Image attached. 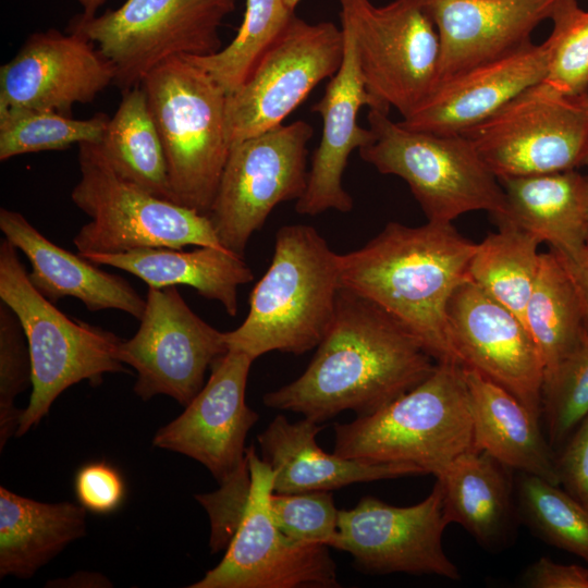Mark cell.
Segmentation results:
<instances>
[{"mask_svg":"<svg viewBox=\"0 0 588 588\" xmlns=\"http://www.w3.org/2000/svg\"><path fill=\"white\" fill-rule=\"evenodd\" d=\"M316 348L297 379L264 395L266 406L318 424L344 411L368 416L422 382L437 364L400 320L345 287Z\"/></svg>","mask_w":588,"mask_h":588,"instance_id":"cell-1","label":"cell"},{"mask_svg":"<svg viewBox=\"0 0 588 588\" xmlns=\"http://www.w3.org/2000/svg\"><path fill=\"white\" fill-rule=\"evenodd\" d=\"M476 247L452 223L389 222L362 248L340 255L342 287L400 320L436 362L458 363L448 336L446 307L469 279Z\"/></svg>","mask_w":588,"mask_h":588,"instance_id":"cell-2","label":"cell"},{"mask_svg":"<svg viewBox=\"0 0 588 588\" xmlns=\"http://www.w3.org/2000/svg\"><path fill=\"white\" fill-rule=\"evenodd\" d=\"M341 287L340 254L319 232L307 224L281 226L246 318L224 332L228 350L255 360L272 351L302 355L317 347L332 323Z\"/></svg>","mask_w":588,"mask_h":588,"instance_id":"cell-3","label":"cell"},{"mask_svg":"<svg viewBox=\"0 0 588 588\" xmlns=\"http://www.w3.org/2000/svg\"><path fill=\"white\" fill-rule=\"evenodd\" d=\"M333 453L419 466L434 477L474 450L471 404L463 366L437 362L418 385L376 413L335 424Z\"/></svg>","mask_w":588,"mask_h":588,"instance_id":"cell-4","label":"cell"},{"mask_svg":"<svg viewBox=\"0 0 588 588\" xmlns=\"http://www.w3.org/2000/svg\"><path fill=\"white\" fill-rule=\"evenodd\" d=\"M140 86L164 150L174 203L208 216L230 151L226 93L184 56L160 63Z\"/></svg>","mask_w":588,"mask_h":588,"instance_id":"cell-5","label":"cell"},{"mask_svg":"<svg viewBox=\"0 0 588 588\" xmlns=\"http://www.w3.org/2000/svg\"><path fill=\"white\" fill-rule=\"evenodd\" d=\"M0 298L23 327L33 369L29 402L15 437L37 426L68 388L83 380L96 387L106 373L128 372L119 358L122 340L59 310L30 283L17 248L7 238L0 241Z\"/></svg>","mask_w":588,"mask_h":588,"instance_id":"cell-6","label":"cell"},{"mask_svg":"<svg viewBox=\"0 0 588 588\" xmlns=\"http://www.w3.org/2000/svg\"><path fill=\"white\" fill-rule=\"evenodd\" d=\"M388 114L369 109L375 139L358 149L359 157L380 173L403 179L428 221L452 223L477 210L495 220L506 217L504 189L466 136L409 130Z\"/></svg>","mask_w":588,"mask_h":588,"instance_id":"cell-7","label":"cell"},{"mask_svg":"<svg viewBox=\"0 0 588 588\" xmlns=\"http://www.w3.org/2000/svg\"><path fill=\"white\" fill-rule=\"evenodd\" d=\"M78 164L81 176L71 199L90 218L73 238L79 255L189 245L222 247L207 215L122 179L99 144H79Z\"/></svg>","mask_w":588,"mask_h":588,"instance_id":"cell-8","label":"cell"},{"mask_svg":"<svg viewBox=\"0 0 588 588\" xmlns=\"http://www.w3.org/2000/svg\"><path fill=\"white\" fill-rule=\"evenodd\" d=\"M234 9V0H126L101 15L74 16L69 32L97 47L123 93L170 58L220 50L219 28Z\"/></svg>","mask_w":588,"mask_h":588,"instance_id":"cell-9","label":"cell"},{"mask_svg":"<svg viewBox=\"0 0 588 588\" xmlns=\"http://www.w3.org/2000/svg\"><path fill=\"white\" fill-rule=\"evenodd\" d=\"M341 26L353 39L366 89L389 113L403 119L430 95L437 83L440 42L421 0H339Z\"/></svg>","mask_w":588,"mask_h":588,"instance_id":"cell-10","label":"cell"},{"mask_svg":"<svg viewBox=\"0 0 588 588\" xmlns=\"http://www.w3.org/2000/svg\"><path fill=\"white\" fill-rule=\"evenodd\" d=\"M313 134L309 123L297 120L230 147L208 213L223 248L243 257L273 208L303 196Z\"/></svg>","mask_w":588,"mask_h":588,"instance_id":"cell-11","label":"cell"},{"mask_svg":"<svg viewBox=\"0 0 588 588\" xmlns=\"http://www.w3.org/2000/svg\"><path fill=\"white\" fill-rule=\"evenodd\" d=\"M461 134L498 179L574 170L588 148V91L563 96L536 84Z\"/></svg>","mask_w":588,"mask_h":588,"instance_id":"cell-12","label":"cell"},{"mask_svg":"<svg viewBox=\"0 0 588 588\" xmlns=\"http://www.w3.org/2000/svg\"><path fill=\"white\" fill-rule=\"evenodd\" d=\"M250 491L241 522L220 563L189 588H335L336 564L322 543L287 537L275 524L270 497L273 470L246 448Z\"/></svg>","mask_w":588,"mask_h":588,"instance_id":"cell-13","label":"cell"},{"mask_svg":"<svg viewBox=\"0 0 588 588\" xmlns=\"http://www.w3.org/2000/svg\"><path fill=\"white\" fill-rule=\"evenodd\" d=\"M343 57L341 28L294 15L246 82L226 96L230 147L281 125L321 81L339 71Z\"/></svg>","mask_w":588,"mask_h":588,"instance_id":"cell-14","label":"cell"},{"mask_svg":"<svg viewBox=\"0 0 588 588\" xmlns=\"http://www.w3.org/2000/svg\"><path fill=\"white\" fill-rule=\"evenodd\" d=\"M137 332L119 346V358L137 373L143 401L163 394L186 406L205 385L206 371L228 352L224 332L197 316L176 286L149 287Z\"/></svg>","mask_w":588,"mask_h":588,"instance_id":"cell-15","label":"cell"},{"mask_svg":"<svg viewBox=\"0 0 588 588\" xmlns=\"http://www.w3.org/2000/svg\"><path fill=\"white\" fill-rule=\"evenodd\" d=\"M446 519L442 491L436 481L429 495L408 506L367 495L351 510H339L338 534L331 548L352 555L369 574L405 573L461 578L444 552Z\"/></svg>","mask_w":588,"mask_h":588,"instance_id":"cell-16","label":"cell"},{"mask_svg":"<svg viewBox=\"0 0 588 588\" xmlns=\"http://www.w3.org/2000/svg\"><path fill=\"white\" fill-rule=\"evenodd\" d=\"M457 362L513 394L541 422L544 366L520 319L469 279L446 307Z\"/></svg>","mask_w":588,"mask_h":588,"instance_id":"cell-17","label":"cell"},{"mask_svg":"<svg viewBox=\"0 0 588 588\" xmlns=\"http://www.w3.org/2000/svg\"><path fill=\"white\" fill-rule=\"evenodd\" d=\"M253 362L235 350L219 356L203 389L181 415L156 432L152 445L199 462L219 486L247 475L245 439L259 419L245 402Z\"/></svg>","mask_w":588,"mask_h":588,"instance_id":"cell-18","label":"cell"},{"mask_svg":"<svg viewBox=\"0 0 588 588\" xmlns=\"http://www.w3.org/2000/svg\"><path fill=\"white\" fill-rule=\"evenodd\" d=\"M112 64L86 37L35 32L0 68V110L23 108L71 115L114 83Z\"/></svg>","mask_w":588,"mask_h":588,"instance_id":"cell-19","label":"cell"},{"mask_svg":"<svg viewBox=\"0 0 588 588\" xmlns=\"http://www.w3.org/2000/svg\"><path fill=\"white\" fill-rule=\"evenodd\" d=\"M558 0H421L439 36L436 86L531 42ZM434 86V87H436Z\"/></svg>","mask_w":588,"mask_h":588,"instance_id":"cell-20","label":"cell"},{"mask_svg":"<svg viewBox=\"0 0 588 588\" xmlns=\"http://www.w3.org/2000/svg\"><path fill=\"white\" fill-rule=\"evenodd\" d=\"M341 29L344 36L342 64L330 78L321 99L311 107L313 112L321 115L323 126L311 158L307 187L295 204L296 212L303 216L353 209V198L342 185L343 173L351 152L375 139L370 128L357 123V114L363 106L378 110V105L360 75L352 36L345 27Z\"/></svg>","mask_w":588,"mask_h":588,"instance_id":"cell-21","label":"cell"},{"mask_svg":"<svg viewBox=\"0 0 588 588\" xmlns=\"http://www.w3.org/2000/svg\"><path fill=\"white\" fill-rule=\"evenodd\" d=\"M549 50L528 44L503 58L438 84L426 100L400 121L414 131L461 134L483 122L546 75Z\"/></svg>","mask_w":588,"mask_h":588,"instance_id":"cell-22","label":"cell"},{"mask_svg":"<svg viewBox=\"0 0 588 588\" xmlns=\"http://www.w3.org/2000/svg\"><path fill=\"white\" fill-rule=\"evenodd\" d=\"M321 425L308 418L290 422L277 415L257 436L261 458L273 470V492L331 491L355 482L425 475L417 465L346 458L316 441Z\"/></svg>","mask_w":588,"mask_h":588,"instance_id":"cell-23","label":"cell"},{"mask_svg":"<svg viewBox=\"0 0 588 588\" xmlns=\"http://www.w3.org/2000/svg\"><path fill=\"white\" fill-rule=\"evenodd\" d=\"M0 230L26 256L30 283L50 302L71 296L90 311L119 309L140 320L146 298L124 278L53 244L14 210L0 209Z\"/></svg>","mask_w":588,"mask_h":588,"instance_id":"cell-24","label":"cell"},{"mask_svg":"<svg viewBox=\"0 0 588 588\" xmlns=\"http://www.w3.org/2000/svg\"><path fill=\"white\" fill-rule=\"evenodd\" d=\"M510 470L489 453L474 449L436 476L449 524L461 525L488 550L504 548L519 519Z\"/></svg>","mask_w":588,"mask_h":588,"instance_id":"cell-25","label":"cell"},{"mask_svg":"<svg viewBox=\"0 0 588 588\" xmlns=\"http://www.w3.org/2000/svg\"><path fill=\"white\" fill-rule=\"evenodd\" d=\"M474 444L518 473H527L559 485L555 450L527 408L509 391L465 368Z\"/></svg>","mask_w":588,"mask_h":588,"instance_id":"cell-26","label":"cell"},{"mask_svg":"<svg viewBox=\"0 0 588 588\" xmlns=\"http://www.w3.org/2000/svg\"><path fill=\"white\" fill-rule=\"evenodd\" d=\"M81 256L98 266L132 273L149 287L191 286L203 297L219 302L232 317L236 316L238 309V286L254 279L243 257L217 246H198L189 252L149 247L119 254Z\"/></svg>","mask_w":588,"mask_h":588,"instance_id":"cell-27","label":"cell"},{"mask_svg":"<svg viewBox=\"0 0 588 588\" xmlns=\"http://www.w3.org/2000/svg\"><path fill=\"white\" fill-rule=\"evenodd\" d=\"M509 220L564 257H576L588 243L585 176L574 170L499 179ZM498 221V220H497Z\"/></svg>","mask_w":588,"mask_h":588,"instance_id":"cell-28","label":"cell"},{"mask_svg":"<svg viewBox=\"0 0 588 588\" xmlns=\"http://www.w3.org/2000/svg\"><path fill=\"white\" fill-rule=\"evenodd\" d=\"M86 535V510L72 502L45 503L0 487V577L22 579Z\"/></svg>","mask_w":588,"mask_h":588,"instance_id":"cell-29","label":"cell"},{"mask_svg":"<svg viewBox=\"0 0 588 588\" xmlns=\"http://www.w3.org/2000/svg\"><path fill=\"white\" fill-rule=\"evenodd\" d=\"M99 146L122 179L174 201L164 150L140 85L122 93Z\"/></svg>","mask_w":588,"mask_h":588,"instance_id":"cell-30","label":"cell"},{"mask_svg":"<svg viewBox=\"0 0 588 588\" xmlns=\"http://www.w3.org/2000/svg\"><path fill=\"white\" fill-rule=\"evenodd\" d=\"M525 326L540 352L544 377L587 338L576 287L553 249L540 255L537 279L525 310Z\"/></svg>","mask_w":588,"mask_h":588,"instance_id":"cell-31","label":"cell"},{"mask_svg":"<svg viewBox=\"0 0 588 588\" xmlns=\"http://www.w3.org/2000/svg\"><path fill=\"white\" fill-rule=\"evenodd\" d=\"M497 222L498 232L477 243L468 278L525 324L526 306L540 265L541 241L509 220Z\"/></svg>","mask_w":588,"mask_h":588,"instance_id":"cell-32","label":"cell"},{"mask_svg":"<svg viewBox=\"0 0 588 588\" xmlns=\"http://www.w3.org/2000/svg\"><path fill=\"white\" fill-rule=\"evenodd\" d=\"M294 15L285 0H245L243 22L228 46L211 54L184 57L204 69L230 95L246 82Z\"/></svg>","mask_w":588,"mask_h":588,"instance_id":"cell-33","label":"cell"},{"mask_svg":"<svg viewBox=\"0 0 588 588\" xmlns=\"http://www.w3.org/2000/svg\"><path fill=\"white\" fill-rule=\"evenodd\" d=\"M519 519L547 543L588 563V507L560 485L519 473L515 480Z\"/></svg>","mask_w":588,"mask_h":588,"instance_id":"cell-34","label":"cell"},{"mask_svg":"<svg viewBox=\"0 0 588 588\" xmlns=\"http://www.w3.org/2000/svg\"><path fill=\"white\" fill-rule=\"evenodd\" d=\"M110 118L102 112L86 120L54 111L9 108L0 110V160L73 144H100Z\"/></svg>","mask_w":588,"mask_h":588,"instance_id":"cell-35","label":"cell"},{"mask_svg":"<svg viewBox=\"0 0 588 588\" xmlns=\"http://www.w3.org/2000/svg\"><path fill=\"white\" fill-rule=\"evenodd\" d=\"M550 20L547 72L537 84L556 95L584 94L588 91V11L577 0H558Z\"/></svg>","mask_w":588,"mask_h":588,"instance_id":"cell-36","label":"cell"},{"mask_svg":"<svg viewBox=\"0 0 588 588\" xmlns=\"http://www.w3.org/2000/svg\"><path fill=\"white\" fill-rule=\"evenodd\" d=\"M588 415V336L549 375L542 387V421L559 449Z\"/></svg>","mask_w":588,"mask_h":588,"instance_id":"cell-37","label":"cell"},{"mask_svg":"<svg viewBox=\"0 0 588 588\" xmlns=\"http://www.w3.org/2000/svg\"><path fill=\"white\" fill-rule=\"evenodd\" d=\"M33 369L23 327L14 311L0 303V450L20 427L23 409L16 396L32 388Z\"/></svg>","mask_w":588,"mask_h":588,"instance_id":"cell-38","label":"cell"},{"mask_svg":"<svg viewBox=\"0 0 588 588\" xmlns=\"http://www.w3.org/2000/svg\"><path fill=\"white\" fill-rule=\"evenodd\" d=\"M270 510L277 526L287 537L331 548L338 534L339 510L330 491L272 492Z\"/></svg>","mask_w":588,"mask_h":588,"instance_id":"cell-39","label":"cell"},{"mask_svg":"<svg viewBox=\"0 0 588 588\" xmlns=\"http://www.w3.org/2000/svg\"><path fill=\"white\" fill-rule=\"evenodd\" d=\"M249 491L250 473L221 485L215 492L195 495L210 518L212 553L226 549L230 543L244 514Z\"/></svg>","mask_w":588,"mask_h":588,"instance_id":"cell-40","label":"cell"},{"mask_svg":"<svg viewBox=\"0 0 588 588\" xmlns=\"http://www.w3.org/2000/svg\"><path fill=\"white\" fill-rule=\"evenodd\" d=\"M74 492L86 511L109 514L122 504L125 483L117 468L103 461L93 462L76 471Z\"/></svg>","mask_w":588,"mask_h":588,"instance_id":"cell-41","label":"cell"},{"mask_svg":"<svg viewBox=\"0 0 588 588\" xmlns=\"http://www.w3.org/2000/svg\"><path fill=\"white\" fill-rule=\"evenodd\" d=\"M559 485L588 507V415L555 451Z\"/></svg>","mask_w":588,"mask_h":588,"instance_id":"cell-42","label":"cell"},{"mask_svg":"<svg viewBox=\"0 0 588 588\" xmlns=\"http://www.w3.org/2000/svg\"><path fill=\"white\" fill-rule=\"evenodd\" d=\"M522 584L529 588H588V567L542 556L525 569Z\"/></svg>","mask_w":588,"mask_h":588,"instance_id":"cell-43","label":"cell"},{"mask_svg":"<svg viewBox=\"0 0 588 588\" xmlns=\"http://www.w3.org/2000/svg\"><path fill=\"white\" fill-rule=\"evenodd\" d=\"M559 256L571 275L579 296L584 315L585 330L588 336V243L576 257H564L561 254H559Z\"/></svg>","mask_w":588,"mask_h":588,"instance_id":"cell-44","label":"cell"},{"mask_svg":"<svg viewBox=\"0 0 588 588\" xmlns=\"http://www.w3.org/2000/svg\"><path fill=\"white\" fill-rule=\"evenodd\" d=\"M83 8V15L94 16L96 15L97 10L107 1V0H76Z\"/></svg>","mask_w":588,"mask_h":588,"instance_id":"cell-45","label":"cell"},{"mask_svg":"<svg viewBox=\"0 0 588 588\" xmlns=\"http://www.w3.org/2000/svg\"><path fill=\"white\" fill-rule=\"evenodd\" d=\"M301 0H285L289 8L295 11L296 5L299 3Z\"/></svg>","mask_w":588,"mask_h":588,"instance_id":"cell-46","label":"cell"},{"mask_svg":"<svg viewBox=\"0 0 588 588\" xmlns=\"http://www.w3.org/2000/svg\"><path fill=\"white\" fill-rule=\"evenodd\" d=\"M585 183H586V206H587V216H588V175L585 176Z\"/></svg>","mask_w":588,"mask_h":588,"instance_id":"cell-47","label":"cell"},{"mask_svg":"<svg viewBox=\"0 0 588 588\" xmlns=\"http://www.w3.org/2000/svg\"><path fill=\"white\" fill-rule=\"evenodd\" d=\"M581 166L588 167V148H587V151H586V154H585V157H584V160H583Z\"/></svg>","mask_w":588,"mask_h":588,"instance_id":"cell-48","label":"cell"}]
</instances>
